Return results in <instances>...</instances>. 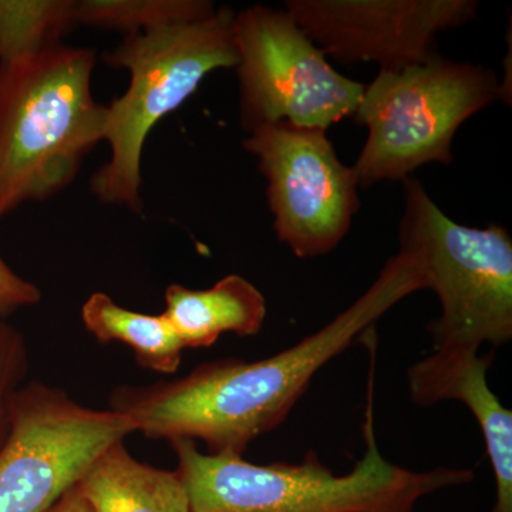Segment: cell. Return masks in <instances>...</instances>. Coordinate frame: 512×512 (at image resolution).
I'll list each match as a JSON object with an SVG mask.
<instances>
[{"instance_id": "277c9868", "label": "cell", "mask_w": 512, "mask_h": 512, "mask_svg": "<svg viewBox=\"0 0 512 512\" xmlns=\"http://www.w3.org/2000/svg\"><path fill=\"white\" fill-rule=\"evenodd\" d=\"M234 18L235 13L222 6L200 22L124 36L119 46L104 53V63L126 70L130 82L107 106L104 141L110 158L90 178L97 200L141 214V160L147 137L197 92L208 74L237 67Z\"/></svg>"}, {"instance_id": "7c38bea8", "label": "cell", "mask_w": 512, "mask_h": 512, "mask_svg": "<svg viewBox=\"0 0 512 512\" xmlns=\"http://www.w3.org/2000/svg\"><path fill=\"white\" fill-rule=\"evenodd\" d=\"M163 315L185 349L210 348L222 333L258 335L264 328L266 299L244 276L228 275L208 289L168 286Z\"/></svg>"}, {"instance_id": "4fadbf2b", "label": "cell", "mask_w": 512, "mask_h": 512, "mask_svg": "<svg viewBox=\"0 0 512 512\" xmlns=\"http://www.w3.org/2000/svg\"><path fill=\"white\" fill-rule=\"evenodd\" d=\"M77 487L94 512H191L177 471L141 463L128 453L124 441L100 454Z\"/></svg>"}, {"instance_id": "7a4b0ae2", "label": "cell", "mask_w": 512, "mask_h": 512, "mask_svg": "<svg viewBox=\"0 0 512 512\" xmlns=\"http://www.w3.org/2000/svg\"><path fill=\"white\" fill-rule=\"evenodd\" d=\"M372 353L363 437L365 456L343 476L323 466L316 453L299 464L261 466L237 454L201 453L192 440L171 441L177 473L191 512H416L421 498L470 484V468L412 471L383 457L375 431L376 336H366Z\"/></svg>"}, {"instance_id": "d6986e66", "label": "cell", "mask_w": 512, "mask_h": 512, "mask_svg": "<svg viewBox=\"0 0 512 512\" xmlns=\"http://www.w3.org/2000/svg\"><path fill=\"white\" fill-rule=\"evenodd\" d=\"M46 512H94L77 484L67 490Z\"/></svg>"}, {"instance_id": "5bb4252c", "label": "cell", "mask_w": 512, "mask_h": 512, "mask_svg": "<svg viewBox=\"0 0 512 512\" xmlns=\"http://www.w3.org/2000/svg\"><path fill=\"white\" fill-rule=\"evenodd\" d=\"M82 322L100 343L130 346L138 365L144 369L171 375L180 367L185 348L163 313L130 311L106 292H93L83 303Z\"/></svg>"}, {"instance_id": "9a60e30c", "label": "cell", "mask_w": 512, "mask_h": 512, "mask_svg": "<svg viewBox=\"0 0 512 512\" xmlns=\"http://www.w3.org/2000/svg\"><path fill=\"white\" fill-rule=\"evenodd\" d=\"M210 0H76L77 25L124 36L187 25L211 18Z\"/></svg>"}, {"instance_id": "2e32d148", "label": "cell", "mask_w": 512, "mask_h": 512, "mask_svg": "<svg viewBox=\"0 0 512 512\" xmlns=\"http://www.w3.org/2000/svg\"><path fill=\"white\" fill-rule=\"evenodd\" d=\"M76 0H0V64L63 43L77 28Z\"/></svg>"}, {"instance_id": "6da1fadb", "label": "cell", "mask_w": 512, "mask_h": 512, "mask_svg": "<svg viewBox=\"0 0 512 512\" xmlns=\"http://www.w3.org/2000/svg\"><path fill=\"white\" fill-rule=\"evenodd\" d=\"M421 289H426L421 262L400 251L345 312L292 348L256 362L204 363L171 382L120 387L111 409L148 439L200 440L211 454L244 456L252 441L284 423L323 366Z\"/></svg>"}, {"instance_id": "ba28073f", "label": "cell", "mask_w": 512, "mask_h": 512, "mask_svg": "<svg viewBox=\"0 0 512 512\" xmlns=\"http://www.w3.org/2000/svg\"><path fill=\"white\" fill-rule=\"evenodd\" d=\"M234 42L245 130L279 121L328 130L355 114L366 84L336 72L285 9L235 13Z\"/></svg>"}, {"instance_id": "5b68a950", "label": "cell", "mask_w": 512, "mask_h": 512, "mask_svg": "<svg viewBox=\"0 0 512 512\" xmlns=\"http://www.w3.org/2000/svg\"><path fill=\"white\" fill-rule=\"evenodd\" d=\"M404 185L400 251L419 258L441 313L434 348H498L512 339V238L501 225L471 228L447 217L416 178Z\"/></svg>"}, {"instance_id": "30bf717a", "label": "cell", "mask_w": 512, "mask_h": 512, "mask_svg": "<svg viewBox=\"0 0 512 512\" xmlns=\"http://www.w3.org/2000/svg\"><path fill=\"white\" fill-rule=\"evenodd\" d=\"M285 10L326 56L402 72L439 57L436 37L477 18L476 0H289Z\"/></svg>"}, {"instance_id": "8fae6325", "label": "cell", "mask_w": 512, "mask_h": 512, "mask_svg": "<svg viewBox=\"0 0 512 512\" xmlns=\"http://www.w3.org/2000/svg\"><path fill=\"white\" fill-rule=\"evenodd\" d=\"M493 355L470 348L436 349L407 373L410 397L421 407L444 400L466 404L476 417L495 478L493 512H512V412L488 384Z\"/></svg>"}, {"instance_id": "3957f363", "label": "cell", "mask_w": 512, "mask_h": 512, "mask_svg": "<svg viewBox=\"0 0 512 512\" xmlns=\"http://www.w3.org/2000/svg\"><path fill=\"white\" fill-rule=\"evenodd\" d=\"M96 52L60 45L0 64V221L56 197L106 137Z\"/></svg>"}, {"instance_id": "ac0fdd59", "label": "cell", "mask_w": 512, "mask_h": 512, "mask_svg": "<svg viewBox=\"0 0 512 512\" xmlns=\"http://www.w3.org/2000/svg\"><path fill=\"white\" fill-rule=\"evenodd\" d=\"M42 302V291L20 276L0 255V318L9 319L22 309Z\"/></svg>"}, {"instance_id": "8992f818", "label": "cell", "mask_w": 512, "mask_h": 512, "mask_svg": "<svg viewBox=\"0 0 512 512\" xmlns=\"http://www.w3.org/2000/svg\"><path fill=\"white\" fill-rule=\"evenodd\" d=\"M504 99L493 70L439 56L402 72H379L353 114L367 127L353 170L360 188L404 180L430 163L453 164L458 128Z\"/></svg>"}, {"instance_id": "9c48e42d", "label": "cell", "mask_w": 512, "mask_h": 512, "mask_svg": "<svg viewBox=\"0 0 512 512\" xmlns=\"http://www.w3.org/2000/svg\"><path fill=\"white\" fill-rule=\"evenodd\" d=\"M242 147L258 160L278 239L298 258L338 247L360 208L353 167L339 160L322 128L279 121L248 131Z\"/></svg>"}, {"instance_id": "52a82bcc", "label": "cell", "mask_w": 512, "mask_h": 512, "mask_svg": "<svg viewBox=\"0 0 512 512\" xmlns=\"http://www.w3.org/2000/svg\"><path fill=\"white\" fill-rule=\"evenodd\" d=\"M133 433L124 414L83 406L46 383H23L0 440V512H46L100 454Z\"/></svg>"}, {"instance_id": "e0dca14e", "label": "cell", "mask_w": 512, "mask_h": 512, "mask_svg": "<svg viewBox=\"0 0 512 512\" xmlns=\"http://www.w3.org/2000/svg\"><path fill=\"white\" fill-rule=\"evenodd\" d=\"M29 370V348L25 336L9 319L0 318V440L8 426L13 394L25 382Z\"/></svg>"}]
</instances>
